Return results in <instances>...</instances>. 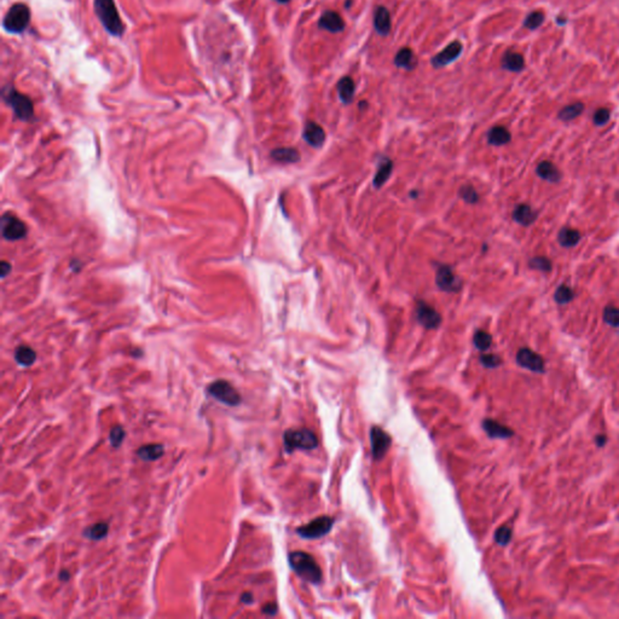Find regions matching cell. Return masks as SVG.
I'll return each instance as SVG.
<instances>
[{"label":"cell","instance_id":"3957f363","mask_svg":"<svg viewBox=\"0 0 619 619\" xmlns=\"http://www.w3.org/2000/svg\"><path fill=\"white\" fill-rule=\"evenodd\" d=\"M284 448L288 452L294 450H312L318 445L317 436L311 430H288L284 433Z\"/></svg>","mask_w":619,"mask_h":619},{"label":"cell","instance_id":"ac0fdd59","mask_svg":"<svg viewBox=\"0 0 619 619\" xmlns=\"http://www.w3.org/2000/svg\"><path fill=\"white\" fill-rule=\"evenodd\" d=\"M483 428H484L485 432L488 433V436L491 437V438L506 439L510 438V437L513 436V431L510 430V428L498 423L497 421L490 420V418L483 422Z\"/></svg>","mask_w":619,"mask_h":619},{"label":"cell","instance_id":"7402d4cb","mask_svg":"<svg viewBox=\"0 0 619 619\" xmlns=\"http://www.w3.org/2000/svg\"><path fill=\"white\" fill-rule=\"evenodd\" d=\"M355 81L350 76H344L338 82V92L343 103L350 104L355 97Z\"/></svg>","mask_w":619,"mask_h":619},{"label":"cell","instance_id":"5b68a950","mask_svg":"<svg viewBox=\"0 0 619 619\" xmlns=\"http://www.w3.org/2000/svg\"><path fill=\"white\" fill-rule=\"evenodd\" d=\"M4 98L18 119L23 120V121H28L33 118V103L30 98L27 97L26 94L20 93L14 88H8V92L4 94Z\"/></svg>","mask_w":619,"mask_h":619},{"label":"cell","instance_id":"603a6c76","mask_svg":"<svg viewBox=\"0 0 619 619\" xmlns=\"http://www.w3.org/2000/svg\"><path fill=\"white\" fill-rule=\"evenodd\" d=\"M271 158L281 163H295L300 160V154L294 148H277L272 150Z\"/></svg>","mask_w":619,"mask_h":619},{"label":"cell","instance_id":"e0dca14e","mask_svg":"<svg viewBox=\"0 0 619 619\" xmlns=\"http://www.w3.org/2000/svg\"><path fill=\"white\" fill-rule=\"evenodd\" d=\"M502 68L508 72L519 73L525 68V60L519 52L508 50L502 57Z\"/></svg>","mask_w":619,"mask_h":619},{"label":"cell","instance_id":"277c9868","mask_svg":"<svg viewBox=\"0 0 619 619\" xmlns=\"http://www.w3.org/2000/svg\"><path fill=\"white\" fill-rule=\"evenodd\" d=\"M30 22V11L28 6L18 3V4L12 5L9 11L6 12L4 21H3V26L6 32L9 33H22L23 30L27 29Z\"/></svg>","mask_w":619,"mask_h":619},{"label":"cell","instance_id":"ba28073f","mask_svg":"<svg viewBox=\"0 0 619 619\" xmlns=\"http://www.w3.org/2000/svg\"><path fill=\"white\" fill-rule=\"evenodd\" d=\"M332 523H334V520L330 516H319V518H316L312 521H310L307 525L299 528L297 532L299 536L306 538V540H316V538H319L328 534L332 528Z\"/></svg>","mask_w":619,"mask_h":619},{"label":"cell","instance_id":"f1b7e54d","mask_svg":"<svg viewBox=\"0 0 619 619\" xmlns=\"http://www.w3.org/2000/svg\"><path fill=\"white\" fill-rule=\"evenodd\" d=\"M584 104L581 102H576V103L568 104L565 108H562L559 112V119L562 121H571V120L577 119L578 116L583 113Z\"/></svg>","mask_w":619,"mask_h":619},{"label":"cell","instance_id":"b9f144b4","mask_svg":"<svg viewBox=\"0 0 619 619\" xmlns=\"http://www.w3.org/2000/svg\"><path fill=\"white\" fill-rule=\"evenodd\" d=\"M10 271H11V264H9L8 261H2V266H0V275H2L3 278L8 276Z\"/></svg>","mask_w":619,"mask_h":619},{"label":"cell","instance_id":"f6af8a7d","mask_svg":"<svg viewBox=\"0 0 619 619\" xmlns=\"http://www.w3.org/2000/svg\"><path fill=\"white\" fill-rule=\"evenodd\" d=\"M60 578L62 581H68V580H69V574H68L67 571H62V572H61V575H60Z\"/></svg>","mask_w":619,"mask_h":619},{"label":"cell","instance_id":"8d00e7d4","mask_svg":"<svg viewBox=\"0 0 619 619\" xmlns=\"http://www.w3.org/2000/svg\"><path fill=\"white\" fill-rule=\"evenodd\" d=\"M460 196L462 197V200H464L467 203H475L479 200L478 193L470 185L462 186L460 190Z\"/></svg>","mask_w":619,"mask_h":619},{"label":"cell","instance_id":"9a60e30c","mask_svg":"<svg viewBox=\"0 0 619 619\" xmlns=\"http://www.w3.org/2000/svg\"><path fill=\"white\" fill-rule=\"evenodd\" d=\"M304 139L315 148H321L325 140V132L316 122H307L304 128Z\"/></svg>","mask_w":619,"mask_h":619},{"label":"cell","instance_id":"2e32d148","mask_svg":"<svg viewBox=\"0 0 619 619\" xmlns=\"http://www.w3.org/2000/svg\"><path fill=\"white\" fill-rule=\"evenodd\" d=\"M374 27L380 35H389L391 32V15L384 6H378L374 12Z\"/></svg>","mask_w":619,"mask_h":619},{"label":"cell","instance_id":"484cf974","mask_svg":"<svg viewBox=\"0 0 619 619\" xmlns=\"http://www.w3.org/2000/svg\"><path fill=\"white\" fill-rule=\"evenodd\" d=\"M15 359L20 365L22 366H30L35 362L36 353L32 347L29 346H20L16 349L15 352Z\"/></svg>","mask_w":619,"mask_h":619},{"label":"cell","instance_id":"f546056e","mask_svg":"<svg viewBox=\"0 0 619 619\" xmlns=\"http://www.w3.org/2000/svg\"><path fill=\"white\" fill-rule=\"evenodd\" d=\"M544 22V14L542 11H534L528 15L523 22V27L530 30H536L540 28L542 23Z\"/></svg>","mask_w":619,"mask_h":619},{"label":"cell","instance_id":"8992f818","mask_svg":"<svg viewBox=\"0 0 619 619\" xmlns=\"http://www.w3.org/2000/svg\"><path fill=\"white\" fill-rule=\"evenodd\" d=\"M208 392L219 402L230 406H236L241 403V396L232 385L224 380H218L211 384Z\"/></svg>","mask_w":619,"mask_h":619},{"label":"cell","instance_id":"1f68e13d","mask_svg":"<svg viewBox=\"0 0 619 619\" xmlns=\"http://www.w3.org/2000/svg\"><path fill=\"white\" fill-rule=\"evenodd\" d=\"M554 299H555V301L559 305L568 304L569 301L574 299V291L566 284H561L556 289L555 294H554Z\"/></svg>","mask_w":619,"mask_h":619},{"label":"cell","instance_id":"836d02e7","mask_svg":"<svg viewBox=\"0 0 619 619\" xmlns=\"http://www.w3.org/2000/svg\"><path fill=\"white\" fill-rule=\"evenodd\" d=\"M603 321L608 325L619 328V309L614 306H607L603 311Z\"/></svg>","mask_w":619,"mask_h":619},{"label":"cell","instance_id":"7bdbcfd3","mask_svg":"<svg viewBox=\"0 0 619 619\" xmlns=\"http://www.w3.org/2000/svg\"><path fill=\"white\" fill-rule=\"evenodd\" d=\"M606 442H607V438H606L603 434H599V436H596V445L597 446H603L606 444Z\"/></svg>","mask_w":619,"mask_h":619},{"label":"cell","instance_id":"f35d334b","mask_svg":"<svg viewBox=\"0 0 619 619\" xmlns=\"http://www.w3.org/2000/svg\"><path fill=\"white\" fill-rule=\"evenodd\" d=\"M124 438H125L124 428L120 426L114 427L112 430V432H110V442H112L113 446L118 448V446H120V444L122 443Z\"/></svg>","mask_w":619,"mask_h":619},{"label":"cell","instance_id":"44dd1931","mask_svg":"<svg viewBox=\"0 0 619 619\" xmlns=\"http://www.w3.org/2000/svg\"><path fill=\"white\" fill-rule=\"evenodd\" d=\"M536 172H537L538 177L542 178L543 180L557 183V181L561 179V173H560L559 169L556 168V166L550 161H542L538 163Z\"/></svg>","mask_w":619,"mask_h":619},{"label":"cell","instance_id":"9c48e42d","mask_svg":"<svg viewBox=\"0 0 619 619\" xmlns=\"http://www.w3.org/2000/svg\"><path fill=\"white\" fill-rule=\"evenodd\" d=\"M370 438H371V450L372 457L374 460H381L385 456L387 450L390 449L391 437L387 434L383 428L374 426L370 430Z\"/></svg>","mask_w":619,"mask_h":619},{"label":"cell","instance_id":"d6a6232c","mask_svg":"<svg viewBox=\"0 0 619 619\" xmlns=\"http://www.w3.org/2000/svg\"><path fill=\"white\" fill-rule=\"evenodd\" d=\"M86 532H87L86 535H87L91 540H102V538L106 537L108 534V525L106 522L94 523V525L91 526Z\"/></svg>","mask_w":619,"mask_h":619},{"label":"cell","instance_id":"7a4b0ae2","mask_svg":"<svg viewBox=\"0 0 619 619\" xmlns=\"http://www.w3.org/2000/svg\"><path fill=\"white\" fill-rule=\"evenodd\" d=\"M94 10L108 33L114 36H121L124 34V23L114 0H94Z\"/></svg>","mask_w":619,"mask_h":619},{"label":"cell","instance_id":"ffe728a7","mask_svg":"<svg viewBox=\"0 0 619 619\" xmlns=\"http://www.w3.org/2000/svg\"><path fill=\"white\" fill-rule=\"evenodd\" d=\"M394 64L398 68H403V69L406 70H412L416 67L417 58L411 49L403 47L397 52L396 58H394Z\"/></svg>","mask_w":619,"mask_h":619},{"label":"cell","instance_id":"5bb4252c","mask_svg":"<svg viewBox=\"0 0 619 619\" xmlns=\"http://www.w3.org/2000/svg\"><path fill=\"white\" fill-rule=\"evenodd\" d=\"M319 28L330 33H340L345 29V22L343 17L338 12L328 10L322 15L318 21Z\"/></svg>","mask_w":619,"mask_h":619},{"label":"cell","instance_id":"ee69618b","mask_svg":"<svg viewBox=\"0 0 619 619\" xmlns=\"http://www.w3.org/2000/svg\"><path fill=\"white\" fill-rule=\"evenodd\" d=\"M241 600H242V602H245V603H252L253 602V595H252L251 593H245L241 596Z\"/></svg>","mask_w":619,"mask_h":619},{"label":"cell","instance_id":"30bf717a","mask_svg":"<svg viewBox=\"0 0 619 619\" xmlns=\"http://www.w3.org/2000/svg\"><path fill=\"white\" fill-rule=\"evenodd\" d=\"M436 283L439 289L448 292V293L457 292L461 287L460 279H458L456 275L454 273V270H452L450 266H448V265H443V266H440L438 271H437Z\"/></svg>","mask_w":619,"mask_h":619},{"label":"cell","instance_id":"6da1fadb","mask_svg":"<svg viewBox=\"0 0 619 619\" xmlns=\"http://www.w3.org/2000/svg\"><path fill=\"white\" fill-rule=\"evenodd\" d=\"M289 563L299 577L309 583L317 584L322 580V572L318 563L310 554L305 552H293L289 554Z\"/></svg>","mask_w":619,"mask_h":619},{"label":"cell","instance_id":"60d3db41","mask_svg":"<svg viewBox=\"0 0 619 619\" xmlns=\"http://www.w3.org/2000/svg\"><path fill=\"white\" fill-rule=\"evenodd\" d=\"M263 612L269 615H275L277 613L276 603H267L266 606H264L263 607Z\"/></svg>","mask_w":619,"mask_h":619},{"label":"cell","instance_id":"cb8c5ba5","mask_svg":"<svg viewBox=\"0 0 619 619\" xmlns=\"http://www.w3.org/2000/svg\"><path fill=\"white\" fill-rule=\"evenodd\" d=\"M510 138H512V135H510L509 131L503 126H495L488 133V141L491 146L496 147L508 144L510 141Z\"/></svg>","mask_w":619,"mask_h":619},{"label":"cell","instance_id":"8fae6325","mask_svg":"<svg viewBox=\"0 0 619 619\" xmlns=\"http://www.w3.org/2000/svg\"><path fill=\"white\" fill-rule=\"evenodd\" d=\"M516 362L520 366L534 372L544 371V360L538 353L530 349H520L516 353Z\"/></svg>","mask_w":619,"mask_h":619},{"label":"cell","instance_id":"74e56055","mask_svg":"<svg viewBox=\"0 0 619 619\" xmlns=\"http://www.w3.org/2000/svg\"><path fill=\"white\" fill-rule=\"evenodd\" d=\"M609 118H611L609 110L606 109V108H600L594 114V124L597 126H603L609 121Z\"/></svg>","mask_w":619,"mask_h":619},{"label":"cell","instance_id":"bcb514c9","mask_svg":"<svg viewBox=\"0 0 619 619\" xmlns=\"http://www.w3.org/2000/svg\"><path fill=\"white\" fill-rule=\"evenodd\" d=\"M277 3H281V4H285V3H289L291 0H275Z\"/></svg>","mask_w":619,"mask_h":619},{"label":"cell","instance_id":"d590c367","mask_svg":"<svg viewBox=\"0 0 619 619\" xmlns=\"http://www.w3.org/2000/svg\"><path fill=\"white\" fill-rule=\"evenodd\" d=\"M510 540H512V530L508 528V526H502V528L496 531L495 541L497 542L500 546H507Z\"/></svg>","mask_w":619,"mask_h":619},{"label":"cell","instance_id":"e575fe53","mask_svg":"<svg viewBox=\"0 0 619 619\" xmlns=\"http://www.w3.org/2000/svg\"><path fill=\"white\" fill-rule=\"evenodd\" d=\"M530 267L534 270L543 271V272H549L552 270V261L546 257H535L530 260Z\"/></svg>","mask_w":619,"mask_h":619},{"label":"cell","instance_id":"83f0119b","mask_svg":"<svg viewBox=\"0 0 619 619\" xmlns=\"http://www.w3.org/2000/svg\"><path fill=\"white\" fill-rule=\"evenodd\" d=\"M392 168H393L392 161L389 159H385L384 161L380 163L376 174H375L374 185L376 187L383 186L384 184L387 181V179L390 178L391 173H392Z\"/></svg>","mask_w":619,"mask_h":619},{"label":"cell","instance_id":"4dcf8cb0","mask_svg":"<svg viewBox=\"0 0 619 619\" xmlns=\"http://www.w3.org/2000/svg\"><path fill=\"white\" fill-rule=\"evenodd\" d=\"M473 343L478 350L486 351L488 349H490V346H491L492 338L489 332H486L484 330H478L475 334H474Z\"/></svg>","mask_w":619,"mask_h":619},{"label":"cell","instance_id":"52a82bcc","mask_svg":"<svg viewBox=\"0 0 619 619\" xmlns=\"http://www.w3.org/2000/svg\"><path fill=\"white\" fill-rule=\"evenodd\" d=\"M2 235L8 241H18L27 235V226L20 218L12 213H5L2 217Z\"/></svg>","mask_w":619,"mask_h":619},{"label":"cell","instance_id":"4fadbf2b","mask_svg":"<svg viewBox=\"0 0 619 619\" xmlns=\"http://www.w3.org/2000/svg\"><path fill=\"white\" fill-rule=\"evenodd\" d=\"M416 315L421 325H423L424 328L427 329L437 328V326H439L440 323H442V317H440L439 313L437 312L432 306L423 303V301L418 303Z\"/></svg>","mask_w":619,"mask_h":619},{"label":"cell","instance_id":"ab89813d","mask_svg":"<svg viewBox=\"0 0 619 619\" xmlns=\"http://www.w3.org/2000/svg\"><path fill=\"white\" fill-rule=\"evenodd\" d=\"M480 362L486 368H496L502 363L501 358L496 355H483L480 357Z\"/></svg>","mask_w":619,"mask_h":619},{"label":"cell","instance_id":"d6986e66","mask_svg":"<svg viewBox=\"0 0 619 619\" xmlns=\"http://www.w3.org/2000/svg\"><path fill=\"white\" fill-rule=\"evenodd\" d=\"M537 213L529 205H519L513 212V219L522 226H530L535 223Z\"/></svg>","mask_w":619,"mask_h":619},{"label":"cell","instance_id":"7c38bea8","mask_svg":"<svg viewBox=\"0 0 619 619\" xmlns=\"http://www.w3.org/2000/svg\"><path fill=\"white\" fill-rule=\"evenodd\" d=\"M462 49H463V46L460 41H452L451 44L446 46L444 50L440 51L439 54H437L433 57L432 66L434 68H442L452 63L462 54Z\"/></svg>","mask_w":619,"mask_h":619},{"label":"cell","instance_id":"d4e9b609","mask_svg":"<svg viewBox=\"0 0 619 619\" xmlns=\"http://www.w3.org/2000/svg\"><path fill=\"white\" fill-rule=\"evenodd\" d=\"M559 243L565 248L575 247L578 242L581 241V233L577 230L571 229V227H562L559 231V236H557Z\"/></svg>","mask_w":619,"mask_h":619},{"label":"cell","instance_id":"4316f807","mask_svg":"<svg viewBox=\"0 0 619 619\" xmlns=\"http://www.w3.org/2000/svg\"><path fill=\"white\" fill-rule=\"evenodd\" d=\"M137 455L144 461H155L163 455V448L160 444H148L138 449Z\"/></svg>","mask_w":619,"mask_h":619}]
</instances>
